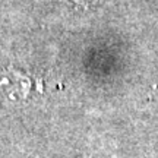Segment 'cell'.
Wrapping results in <instances>:
<instances>
[{
	"instance_id": "obj_1",
	"label": "cell",
	"mask_w": 158,
	"mask_h": 158,
	"mask_svg": "<svg viewBox=\"0 0 158 158\" xmlns=\"http://www.w3.org/2000/svg\"><path fill=\"white\" fill-rule=\"evenodd\" d=\"M81 3H84V5H94V3H98L100 0H78Z\"/></svg>"
}]
</instances>
